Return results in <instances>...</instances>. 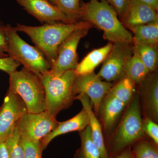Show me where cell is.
<instances>
[{"label":"cell","instance_id":"3957f363","mask_svg":"<svg viewBox=\"0 0 158 158\" xmlns=\"http://www.w3.org/2000/svg\"><path fill=\"white\" fill-rule=\"evenodd\" d=\"M83 23V21L74 24L56 23L37 27L18 23L15 27L18 32L27 34L52 64L56 58L59 46Z\"/></svg>","mask_w":158,"mask_h":158},{"label":"cell","instance_id":"5b68a950","mask_svg":"<svg viewBox=\"0 0 158 158\" xmlns=\"http://www.w3.org/2000/svg\"><path fill=\"white\" fill-rule=\"evenodd\" d=\"M7 54L24 68L39 77L50 69L51 63L36 47L21 38L15 27L6 25Z\"/></svg>","mask_w":158,"mask_h":158},{"label":"cell","instance_id":"f1b7e54d","mask_svg":"<svg viewBox=\"0 0 158 158\" xmlns=\"http://www.w3.org/2000/svg\"><path fill=\"white\" fill-rule=\"evenodd\" d=\"M20 65L19 62L11 57L0 58V70L5 72L9 75L17 70V68Z\"/></svg>","mask_w":158,"mask_h":158},{"label":"cell","instance_id":"7c38bea8","mask_svg":"<svg viewBox=\"0 0 158 158\" xmlns=\"http://www.w3.org/2000/svg\"><path fill=\"white\" fill-rule=\"evenodd\" d=\"M19 5L40 22L69 23L65 15L48 0H16Z\"/></svg>","mask_w":158,"mask_h":158},{"label":"cell","instance_id":"4316f807","mask_svg":"<svg viewBox=\"0 0 158 158\" xmlns=\"http://www.w3.org/2000/svg\"><path fill=\"white\" fill-rule=\"evenodd\" d=\"M21 139L24 150V158H42L43 148L41 141H30Z\"/></svg>","mask_w":158,"mask_h":158},{"label":"cell","instance_id":"7402d4cb","mask_svg":"<svg viewBox=\"0 0 158 158\" xmlns=\"http://www.w3.org/2000/svg\"><path fill=\"white\" fill-rule=\"evenodd\" d=\"M133 44V52L138 55L149 73L156 71L158 62V45Z\"/></svg>","mask_w":158,"mask_h":158},{"label":"cell","instance_id":"cb8c5ba5","mask_svg":"<svg viewBox=\"0 0 158 158\" xmlns=\"http://www.w3.org/2000/svg\"><path fill=\"white\" fill-rule=\"evenodd\" d=\"M54 5L65 15L69 23H77L81 19L80 0H56Z\"/></svg>","mask_w":158,"mask_h":158},{"label":"cell","instance_id":"9c48e42d","mask_svg":"<svg viewBox=\"0 0 158 158\" xmlns=\"http://www.w3.org/2000/svg\"><path fill=\"white\" fill-rule=\"evenodd\" d=\"M133 51V43H115L97 74L106 81L118 82L125 76V66Z\"/></svg>","mask_w":158,"mask_h":158},{"label":"cell","instance_id":"5bb4252c","mask_svg":"<svg viewBox=\"0 0 158 158\" xmlns=\"http://www.w3.org/2000/svg\"><path fill=\"white\" fill-rule=\"evenodd\" d=\"M140 85L139 94L144 117L158 121V77L156 71L148 73Z\"/></svg>","mask_w":158,"mask_h":158},{"label":"cell","instance_id":"4dcf8cb0","mask_svg":"<svg viewBox=\"0 0 158 158\" xmlns=\"http://www.w3.org/2000/svg\"><path fill=\"white\" fill-rule=\"evenodd\" d=\"M112 6L117 12L119 18H121L124 14L128 0H105Z\"/></svg>","mask_w":158,"mask_h":158},{"label":"cell","instance_id":"7a4b0ae2","mask_svg":"<svg viewBox=\"0 0 158 158\" xmlns=\"http://www.w3.org/2000/svg\"><path fill=\"white\" fill-rule=\"evenodd\" d=\"M81 19L103 31L110 42L133 43L132 34L123 24L117 12L105 0H89L81 6Z\"/></svg>","mask_w":158,"mask_h":158},{"label":"cell","instance_id":"603a6c76","mask_svg":"<svg viewBox=\"0 0 158 158\" xmlns=\"http://www.w3.org/2000/svg\"><path fill=\"white\" fill-rule=\"evenodd\" d=\"M124 72L126 76L131 79L136 85L141 83L149 73L144 63L134 52L126 63Z\"/></svg>","mask_w":158,"mask_h":158},{"label":"cell","instance_id":"d6986e66","mask_svg":"<svg viewBox=\"0 0 158 158\" xmlns=\"http://www.w3.org/2000/svg\"><path fill=\"white\" fill-rule=\"evenodd\" d=\"M130 30L134 34L133 44L158 45V21L136 26Z\"/></svg>","mask_w":158,"mask_h":158},{"label":"cell","instance_id":"e0dca14e","mask_svg":"<svg viewBox=\"0 0 158 158\" xmlns=\"http://www.w3.org/2000/svg\"><path fill=\"white\" fill-rule=\"evenodd\" d=\"M89 125V117L86 110L83 108L81 111L70 119L59 122L58 125L41 140L44 150L51 141L57 136L73 131H81Z\"/></svg>","mask_w":158,"mask_h":158},{"label":"cell","instance_id":"836d02e7","mask_svg":"<svg viewBox=\"0 0 158 158\" xmlns=\"http://www.w3.org/2000/svg\"><path fill=\"white\" fill-rule=\"evenodd\" d=\"M147 4L148 6H151L153 9L158 11V0H138Z\"/></svg>","mask_w":158,"mask_h":158},{"label":"cell","instance_id":"1f68e13d","mask_svg":"<svg viewBox=\"0 0 158 158\" xmlns=\"http://www.w3.org/2000/svg\"><path fill=\"white\" fill-rule=\"evenodd\" d=\"M113 158H135L133 155L131 147L125 149L119 155Z\"/></svg>","mask_w":158,"mask_h":158},{"label":"cell","instance_id":"83f0119b","mask_svg":"<svg viewBox=\"0 0 158 158\" xmlns=\"http://www.w3.org/2000/svg\"><path fill=\"white\" fill-rule=\"evenodd\" d=\"M142 127L145 135L158 145V125L157 123L147 117L142 118Z\"/></svg>","mask_w":158,"mask_h":158},{"label":"cell","instance_id":"ba28073f","mask_svg":"<svg viewBox=\"0 0 158 158\" xmlns=\"http://www.w3.org/2000/svg\"><path fill=\"white\" fill-rule=\"evenodd\" d=\"M59 122L46 111L36 113L27 112L20 118L17 127L21 138L27 141H39L55 129Z\"/></svg>","mask_w":158,"mask_h":158},{"label":"cell","instance_id":"d6a6232c","mask_svg":"<svg viewBox=\"0 0 158 158\" xmlns=\"http://www.w3.org/2000/svg\"><path fill=\"white\" fill-rule=\"evenodd\" d=\"M0 158H9L5 141H0Z\"/></svg>","mask_w":158,"mask_h":158},{"label":"cell","instance_id":"44dd1931","mask_svg":"<svg viewBox=\"0 0 158 158\" xmlns=\"http://www.w3.org/2000/svg\"><path fill=\"white\" fill-rule=\"evenodd\" d=\"M135 85L131 79L125 76L113 85L108 93L127 106L136 93Z\"/></svg>","mask_w":158,"mask_h":158},{"label":"cell","instance_id":"6da1fadb","mask_svg":"<svg viewBox=\"0 0 158 158\" xmlns=\"http://www.w3.org/2000/svg\"><path fill=\"white\" fill-rule=\"evenodd\" d=\"M146 135L142 127L139 94L135 93L112 135L105 140L110 158L115 157Z\"/></svg>","mask_w":158,"mask_h":158},{"label":"cell","instance_id":"4fadbf2b","mask_svg":"<svg viewBox=\"0 0 158 158\" xmlns=\"http://www.w3.org/2000/svg\"><path fill=\"white\" fill-rule=\"evenodd\" d=\"M127 106L109 93L102 100L97 116L99 117L102 129L108 137L116 128Z\"/></svg>","mask_w":158,"mask_h":158},{"label":"cell","instance_id":"52a82bcc","mask_svg":"<svg viewBox=\"0 0 158 158\" xmlns=\"http://www.w3.org/2000/svg\"><path fill=\"white\" fill-rule=\"evenodd\" d=\"M91 24L83 21L77 28L61 44L58 48L56 60L51 64L48 73L53 76L61 75L65 72L76 69L78 64L77 49L80 40L88 34Z\"/></svg>","mask_w":158,"mask_h":158},{"label":"cell","instance_id":"484cf974","mask_svg":"<svg viewBox=\"0 0 158 158\" xmlns=\"http://www.w3.org/2000/svg\"><path fill=\"white\" fill-rule=\"evenodd\" d=\"M9 158H24V153L21 139L17 126L5 140Z\"/></svg>","mask_w":158,"mask_h":158},{"label":"cell","instance_id":"ffe728a7","mask_svg":"<svg viewBox=\"0 0 158 158\" xmlns=\"http://www.w3.org/2000/svg\"><path fill=\"white\" fill-rule=\"evenodd\" d=\"M81 145L75 153L74 158H102L100 152L91 138L89 125L81 131L79 132Z\"/></svg>","mask_w":158,"mask_h":158},{"label":"cell","instance_id":"8fae6325","mask_svg":"<svg viewBox=\"0 0 158 158\" xmlns=\"http://www.w3.org/2000/svg\"><path fill=\"white\" fill-rule=\"evenodd\" d=\"M113 85L111 82L102 81L101 78L93 72L77 76L74 83L73 93L75 97L81 94L87 95L94 108V113L97 116L102 100Z\"/></svg>","mask_w":158,"mask_h":158},{"label":"cell","instance_id":"d4e9b609","mask_svg":"<svg viewBox=\"0 0 158 158\" xmlns=\"http://www.w3.org/2000/svg\"><path fill=\"white\" fill-rule=\"evenodd\" d=\"M135 158H158V145L151 139L139 140L131 147Z\"/></svg>","mask_w":158,"mask_h":158},{"label":"cell","instance_id":"ac0fdd59","mask_svg":"<svg viewBox=\"0 0 158 158\" xmlns=\"http://www.w3.org/2000/svg\"><path fill=\"white\" fill-rule=\"evenodd\" d=\"M113 47L111 43L90 52L78 64L74 71L77 76L87 74L94 72L95 69L103 62Z\"/></svg>","mask_w":158,"mask_h":158},{"label":"cell","instance_id":"2e32d148","mask_svg":"<svg viewBox=\"0 0 158 158\" xmlns=\"http://www.w3.org/2000/svg\"><path fill=\"white\" fill-rule=\"evenodd\" d=\"M75 98L81 102L83 108L88 113L91 138L94 143L99 150L102 158H110L105 144L102 124L100 121L98 119L96 114L92 110L93 106L90 98L87 95L83 94H78Z\"/></svg>","mask_w":158,"mask_h":158},{"label":"cell","instance_id":"f546056e","mask_svg":"<svg viewBox=\"0 0 158 158\" xmlns=\"http://www.w3.org/2000/svg\"><path fill=\"white\" fill-rule=\"evenodd\" d=\"M7 46L6 25L0 22V58L9 56L7 54Z\"/></svg>","mask_w":158,"mask_h":158},{"label":"cell","instance_id":"e575fe53","mask_svg":"<svg viewBox=\"0 0 158 158\" xmlns=\"http://www.w3.org/2000/svg\"><path fill=\"white\" fill-rule=\"evenodd\" d=\"M48 1L50 2L54 5V3H55L56 0H48Z\"/></svg>","mask_w":158,"mask_h":158},{"label":"cell","instance_id":"9a60e30c","mask_svg":"<svg viewBox=\"0 0 158 158\" xmlns=\"http://www.w3.org/2000/svg\"><path fill=\"white\" fill-rule=\"evenodd\" d=\"M120 20L125 28L130 29L136 26L158 22L157 11L138 0H128Z\"/></svg>","mask_w":158,"mask_h":158},{"label":"cell","instance_id":"30bf717a","mask_svg":"<svg viewBox=\"0 0 158 158\" xmlns=\"http://www.w3.org/2000/svg\"><path fill=\"white\" fill-rule=\"evenodd\" d=\"M27 112L22 99L8 89L0 108V141H5L12 134L20 118Z\"/></svg>","mask_w":158,"mask_h":158},{"label":"cell","instance_id":"277c9868","mask_svg":"<svg viewBox=\"0 0 158 158\" xmlns=\"http://www.w3.org/2000/svg\"><path fill=\"white\" fill-rule=\"evenodd\" d=\"M76 76L74 70H69L59 76L47 72L40 77L45 90V111L56 117L70 107L75 100L73 87Z\"/></svg>","mask_w":158,"mask_h":158},{"label":"cell","instance_id":"8992f818","mask_svg":"<svg viewBox=\"0 0 158 158\" xmlns=\"http://www.w3.org/2000/svg\"><path fill=\"white\" fill-rule=\"evenodd\" d=\"M9 76V89L22 99L28 113L45 111V90L39 76L24 67Z\"/></svg>","mask_w":158,"mask_h":158}]
</instances>
